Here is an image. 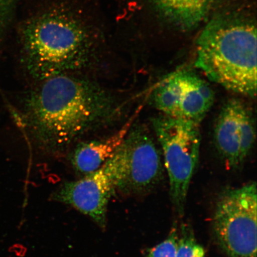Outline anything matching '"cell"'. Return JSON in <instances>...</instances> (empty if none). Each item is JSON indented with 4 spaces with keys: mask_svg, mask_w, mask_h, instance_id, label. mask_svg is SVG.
Segmentation results:
<instances>
[{
    "mask_svg": "<svg viewBox=\"0 0 257 257\" xmlns=\"http://www.w3.org/2000/svg\"><path fill=\"white\" fill-rule=\"evenodd\" d=\"M124 105L113 91L86 76L66 74L36 82L10 105L16 123L43 152L59 154L113 125Z\"/></svg>",
    "mask_w": 257,
    "mask_h": 257,
    "instance_id": "6da1fadb",
    "label": "cell"
},
{
    "mask_svg": "<svg viewBox=\"0 0 257 257\" xmlns=\"http://www.w3.org/2000/svg\"><path fill=\"white\" fill-rule=\"evenodd\" d=\"M60 4L37 13L22 27V63L34 81L80 75L94 62L97 38L84 16Z\"/></svg>",
    "mask_w": 257,
    "mask_h": 257,
    "instance_id": "7a4b0ae2",
    "label": "cell"
},
{
    "mask_svg": "<svg viewBox=\"0 0 257 257\" xmlns=\"http://www.w3.org/2000/svg\"><path fill=\"white\" fill-rule=\"evenodd\" d=\"M196 66L230 91L255 97L256 31L237 19H217L199 38Z\"/></svg>",
    "mask_w": 257,
    "mask_h": 257,
    "instance_id": "3957f363",
    "label": "cell"
},
{
    "mask_svg": "<svg viewBox=\"0 0 257 257\" xmlns=\"http://www.w3.org/2000/svg\"><path fill=\"white\" fill-rule=\"evenodd\" d=\"M152 125L168 173L170 197L176 211L182 216L200 158V125L163 114L153 118Z\"/></svg>",
    "mask_w": 257,
    "mask_h": 257,
    "instance_id": "277c9868",
    "label": "cell"
},
{
    "mask_svg": "<svg viewBox=\"0 0 257 257\" xmlns=\"http://www.w3.org/2000/svg\"><path fill=\"white\" fill-rule=\"evenodd\" d=\"M213 230L218 245L228 256H256L255 182L221 195L214 212Z\"/></svg>",
    "mask_w": 257,
    "mask_h": 257,
    "instance_id": "5b68a950",
    "label": "cell"
},
{
    "mask_svg": "<svg viewBox=\"0 0 257 257\" xmlns=\"http://www.w3.org/2000/svg\"><path fill=\"white\" fill-rule=\"evenodd\" d=\"M126 163V152L123 142L114 155L100 168L76 181L63 183L51 195V200L70 205L104 229L109 201L123 181Z\"/></svg>",
    "mask_w": 257,
    "mask_h": 257,
    "instance_id": "8992f818",
    "label": "cell"
},
{
    "mask_svg": "<svg viewBox=\"0 0 257 257\" xmlns=\"http://www.w3.org/2000/svg\"><path fill=\"white\" fill-rule=\"evenodd\" d=\"M214 101L213 89L197 74L181 70L161 82L152 95L154 107L167 116L200 125Z\"/></svg>",
    "mask_w": 257,
    "mask_h": 257,
    "instance_id": "52a82bcc",
    "label": "cell"
},
{
    "mask_svg": "<svg viewBox=\"0 0 257 257\" xmlns=\"http://www.w3.org/2000/svg\"><path fill=\"white\" fill-rule=\"evenodd\" d=\"M214 144L225 165H243L254 146L256 124L252 109L242 99H229L221 108L214 130Z\"/></svg>",
    "mask_w": 257,
    "mask_h": 257,
    "instance_id": "ba28073f",
    "label": "cell"
},
{
    "mask_svg": "<svg viewBox=\"0 0 257 257\" xmlns=\"http://www.w3.org/2000/svg\"><path fill=\"white\" fill-rule=\"evenodd\" d=\"M127 153L126 174L117 192L138 194L152 190L162 181V156L149 128L130 127L124 140Z\"/></svg>",
    "mask_w": 257,
    "mask_h": 257,
    "instance_id": "9c48e42d",
    "label": "cell"
},
{
    "mask_svg": "<svg viewBox=\"0 0 257 257\" xmlns=\"http://www.w3.org/2000/svg\"><path fill=\"white\" fill-rule=\"evenodd\" d=\"M130 127L127 124L107 137L77 144L70 156L75 171L85 176L100 168L119 149Z\"/></svg>",
    "mask_w": 257,
    "mask_h": 257,
    "instance_id": "30bf717a",
    "label": "cell"
},
{
    "mask_svg": "<svg viewBox=\"0 0 257 257\" xmlns=\"http://www.w3.org/2000/svg\"><path fill=\"white\" fill-rule=\"evenodd\" d=\"M213 0H153L167 20L182 28L196 27L206 18Z\"/></svg>",
    "mask_w": 257,
    "mask_h": 257,
    "instance_id": "8fae6325",
    "label": "cell"
},
{
    "mask_svg": "<svg viewBox=\"0 0 257 257\" xmlns=\"http://www.w3.org/2000/svg\"><path fill=\"white\" fill-rule=\"evenodd\" d=\"M203 246L195 238L190 228L182 227V234L179 237V247L175 257H205Z\"/></svg>",
    "mask_w": 257,
    "mask_h": 257,
    "instance_id": "7c38bea8",
    "label": "cell"
},
{
    "mask_svg": "<svg viewBox=\"0 0 257 257\" xmlns=\"http://www.w3.org/2000/svg\"><path fill=\"white\" fill-rule=\"evenodd\" d=\"M179 236L176 224L163 242L147 249L145 257H175L179 247Z\"/></svg>",
    "mask_w": 257,
    "mask_h": 257,
    "instance_id": "4fadbf2b",
    "label": "cell"
},
{
    "mask_svg": "<svg viewBox=\"0 0 257 257\" xmlns=\"http://www.w3.org/2000/svg\"><path fill=\"white\" fill-rule=\"evenodd\" d=\"M14 2L15 0H0V12L8 11Z\"/></svg>",
    "mask_w": 257,
    "mask_h": 257,
    "instance_id": "5bb4252c",
    "label": "cell"
}]
</instances>
